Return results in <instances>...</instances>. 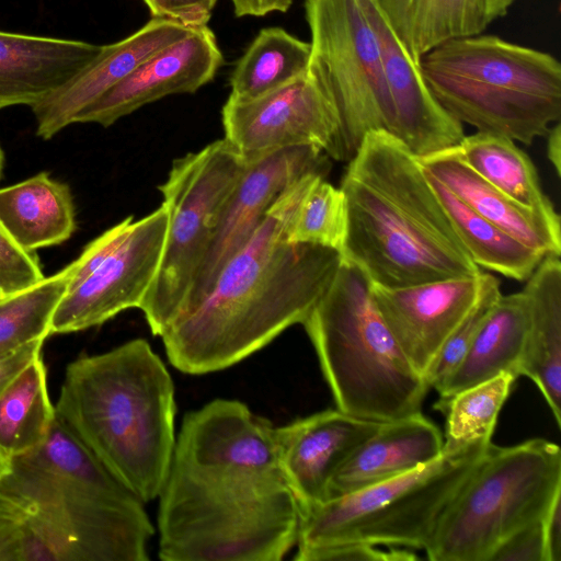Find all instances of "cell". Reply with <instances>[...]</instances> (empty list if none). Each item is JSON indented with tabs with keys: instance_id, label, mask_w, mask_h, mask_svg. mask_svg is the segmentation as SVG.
Segmentation results:
<instances>
[{
	"instance_id": "1",
	"label": "cell",
	"mask_w": 561,
	"mask_h": 561,
	"mask_svg": "<svg viewBox=\"0 0 561 561\" xmlns=\"http://www.w3.org/2000/svg\"><path fill=\"white\" fill-rule=\"evenodd\" d=\"M320 178L306 174L283 192L205 298L163 331L174 368L190 375L226 369L302 324L342 263L337 250L287 240L290 220Z\"/></svg>"
},
{
	"instance_id": "2",
	"label": "cell",
	"mask_w": 561,
	"mask_h": 561,
	"mask_svg": "<svg viewBox=\"0 0 561 561\" xmlns=\"http://www.w3.org/2000/svg\"><path fill=\"white\" fill-rule=\"evenodd\" d=\"M340 188L347 226L341 255L371 284L404 287L480 274L419 159L374 130L347 162Z\"/></svg>"
},
{
	"instance_id": "3",
	"label": "cell",
	"mask_w": 561,
	"mask_h": 561,
	"mask_svg": "<svg viewBox=\"0 0 561 561\" xmlns=\"http://www.w3.org/2000/svg\"><path fill=\"white\" fill-rule=\"evenodd\" d=\"M173 380L144 339L68 365L55 416L144 504L158 499L175 447Z\"/></svg>"
},
{
	"instance_id": "4",
	"label": "cell",
	"mask_w": 561,
	"mask_h": 561,
	"mask_svg": "<svg viewBox=\"0 0 561 561\" xmlns=\"http://www.w3.org/2000/svg\"><path fill=\"white\" fill-rule=\"evenodd\" d=\"M163 561H279L299 507L279 466L173 456L158 496Z\"/></svg>"
},
{
	"instance_id": "5",
	"label": "cell",
	"mask_w": 561,
	"mask_h": 561,
	"mask_svg": "<svg viewBox=\"0 0 561 561\" xmlns=\"http://www.w3.org/2000/svg\"><path fill=\"white\" fill-rule=\"evenodd\" d=\"M0 503L45 525L69 561H147L154 528L144 503L55 416L45 439L11 459Z\"/></svg>"
},
{
	"instance_id": "6",
	"label": "cell",
	"mask_w": 561,
	"mask_h": 561,
	"mask_svg": "<svg viewBox=\"0 0 561 561\" xmlns=\"http://www.w3.org/2000/svg\"><path fill=\"white\" fill-rule=\"evenodd\" d=\"M302 325L336 409L378 422L421 412L430 386L391 335L359 267L342 259Z\"/></svg>"
},
{
	"instance_id": "7",
	"label": "cell",
	"mask_w": 561,
	"mask_h": 561,
	"mask_svg": "<svg viewBox=\"0 0 561 561\" xmlns=\"http://www.w3.org/2000/svg\"><path fill=\"white\" fill-rule=\"evenodd\" d=\"M439 105L477 131L530 145L561 117V65L493 35L447 41L419 62Z\"/></svg>"
},
{
	"instance_id": "8",
	"label": "cell",
	"mask_w": 561,
	"mask_h": 561,
	"mask_svg": "<svg viewBox=\"0 0 561 561\" xmlns=\"http://www.w3.org/2000/svg\"><path fill=\"white\" fill-rule=\"evenodd\" d=\"M491 442L443 447L432 462L368 488L299 510L297 554L364 542L425 550L446 510Z\"/></svg>"
},
{
	"instance_id": "9",
	"label": "cell",
	"mask_w": 561,
	"mask_h": 561,
	"mask_svg": "<svg viewBox=\"0 0 561 561\" xmlns=\"http://www.w3.org/2000/svg\"><path fill=\"white\" fill-rule=\"evenodd\" d=\"M561 497V450L543 438L492 444L424 550L432 561H489L515 530L542 519Z\"/></svg>"
},
{
	"instance_id": "10",
	"label": "cell",
	"mask_w": 561,
	"mask_h": 561,
	"mask_svg": "<svg viewBox=\"0 0 561 561\" xmlns=\"http://www.w3.org/2000/svg\"><path fill=\"white\" fill-rule=\"evenodd\" d=\"M249 161L222 138L173 161L159 186L169 210L158 272L139 309L160 336L183 311L221 209Z\"/></svg>"
},
{
	"instance_id": "11",
	"label": "cell",
	"mask_w": 561,
	"mask_h": 561,
	"mask_svg": "<svg viewBox=\"0 0 561 561\" xmlns=\"http://www.w3.org/2000/svg\"><path fill=\"white\" fill-rule=\"evenodd\" d=\"M308 73L331 105L337 131L330 158L348 162L369 131L394 134L378 41L362 0H306Z\"/></svg>"
},
{
	"instance_id": "12",
	"label": "cell",
	"mask_w": 561,
	"mask_h": 561,
	"mask_svg": "<svg viewBox=\"0 0 561 561\" xmlns=\"http://www.w3.org/2000/svg\"><path fill=\"white\" fill-rule=\"evenodd\" d=\"M169 224L162 203L133 220L115 250L57 305L49 334L100 325L129 308H139L158 272Z\"/></svg>"
},
{
	"instance_id": "13",
	"label": "cell",
	"mask_w": 561,
	"mask_h": 561,
	"mask_svg": "<svg viewBox=\"0 0 561 561\" xmlns=\"http://www.w3.org/2000/svg\"><path fill=\"white\" fill-rule=\"evenodd\" d=\"M330 167L329 157L316 146L282 148L249 161L221 209L205 259L178 318L205 298L221 268L252 237L283 192L306 174L327 176Z\"/></svg>"
},
{
	"instance_id": "14",
	"label": "cell",
	"mask_w": 561,
	"mask_h": 561,
	"mask_svg": "<svg viewBox=\"0 0 561 561\" xmlns=\"http://www.w3.org/2000/svg\"><path fill=\"white\" fill-rule=\"evenodd\" d=\"M221 117L225 139L247 161L294 146H316L329 157L337 131L333 110L308 72L252 100L228 98Z\"/></svg>"
},
{
	"instance_id": "15",
	"label": "cell",
	"mask_w": 561,
	"mask_h": 561,
	"mask_svg": "<svg viewBox=\"0 0 561 561\" xmlns=\"http://www.w3.org/2000/svg\"><path fill=\"white\" fill-rule=\"evenodd\" d=\"M481 275L482 272L404 287L371 284L379 314L424 379L448 336L478 299Z\"/></svg>"
},
{
	"instance_id": "16",
	"label": "cell",
	"mask_w": 561,
	"mask_h": 561,
	"mask_svg": "<svg viewBox=\"0 0 561 561\" xmlns=\"http://www.w3.org/2000/svg\"><path fill=\"white\" fill-rule=\"evenodd\" d=\"M222 61L214 32L207 25L193 27L186 36L147 58L80 111L73 123L108 127L164 96L194 93L213 80Z\"/></svg>"
},
{
	"instance_id": "17",
	"label": "cell",
	"mask_w": 561,
	"mask_h": 561,
	"mask_svg": "<svg viewBox=\"0 0 561 561\" xmlns=\"http://www.w3.org/2000/svg\"><path fill=\"white\" fill-rule=\"evenodd\" d=\"M382 423L335 408L276 426L279 467L299 510L328 500L334 474Z\"/></svg>"
},
{
	"instance_id": "18",
	"label": "cell",
	"mask_w": 561,
	"mask_h": 561,
	"mask_svg": "<svg viewBox=\"0 0 561 561\" xmlns=\"http://www.w3.org/2000/svg\"><path fill=\"white\" fill-rule=\"evenodd\" d=\"M375 31L394 112L393 137L421 158L459 145L462 124L430 91L419 64L392 31L373 0H362Z\"/></svg>"
},
{
	"instance_id": "19",
	"label": "cell",
	"mask_w": 561,
	"mask_h": 561,
	"mask_svg": "<svg viewBox=\"0 0 561 561\" xmlns=\"http://www.w3.org/2000/svg\"><path fill=\"white\" fill-rule=\"evenodd\" d=\"M193 27L152 18L124 39L102 45L98 56L56 92L32 106L36 135L49 139L73 123L76 115L163 47L186 36Z\"/></svg>"
},
{
	"instance_id": "20",
	"label": "cell",
	"mask_w": 561,
	"mask_h": 561,
	"mask_svg": "<svg viewBox=\"0 0 561 561\" xmlns=\"http://www.w3.org/2000/svg\"><path fill=\"white\" fill-rule=\"evenodd\" d=\"M101 49L82 41L0 31V110L34 106L68 83Z\"/></svg>"
},
{
	"instance_id": "21",
	"label": "cell",
	"mask_w": 561,
	"mask_h": 561,
	"mask_svg": "<svg viewBox=\"0 0 561 561\" xmlns=\"http://www.w3.org/2000/svg\"><path fill=\"white\" fill-rule=\"evenodd\" d=\"M439 428L421 412L383 422L332 478L328 500L425 466L443 453Z\"/></svg>"
},
{
	"instance_id": "22",
	"label": "cell",
	"mask_w": 561,
	"mask_h": 561,
	"mask_svg": "<svg viewBox=\"0 0 561 561\" xmlns=\"http://www.w3.org/2000/svg\"><path fill=\"white\" fill-rule=\"evenodd\" d=\"M417 159L424 172L480 216L545 256L560 257L561 229L485 181L460 158L456 147Z\"/></svg>"
},
{
	"instance_id": "23",
	"label": "cell",
	"mask_w": 561,
	"mask_h": 561,
	"mask_svg": "<svg viewBox=\"0 0 561 561\" xmlns=\"http://www.w3.org/2000/svg\"><path fill=\"white\" fill-rule=\"evenodd\" d=\"M522 290L528 324L520 376L536 383L561 425V263L547 255Z\"/></svg>"
},
{
	"instance_id": "24",
	"label": "cell",
	"mask_w": 561,
	"mask_h": 561,
	"mask_svg": "<svg viewBox=\"0 0 561 561\" xmlns=\"http://www.w3.org/2000/svg\"><path fill=\"white\" fill-rule=\"evenodd\" d=\"M528 312L523 291L501 295L465 356L438 389L443 402L501 374L520 376Z\"/></svg>"
},
{
	"instance_id": "25",
	"label": "cell",
	"mask_w": 561,
	"mask_h": 561,
	"mask_svg": "<svg viewBox=\"0 0 561 561\" xmlns=\"http://www.w3.org/2000/svg\"><path fill=\"white\" fill-rule=\"evenodd\" d=\"M75 215L69 186L47 172L0 188V226L25 252L69 239Z\"/></svg>"
},
{
	"instance_id": "26",
	"label": "cell",
	"mask_w": 561,
	"mask_h": 561,
	"mask_svg": "<svg viewBox=\"0 0 561 561\" xmlns=\"http://www.w3.org/2000/svg\"><path fill=\"white\" fill-rule=\"evenodd\" d=\"M416 64L436 46L481 34L490 22L484 0H373Z\"/></svg>"
},
{
	"instance_id": "27",
	"label": "cell",
	"mask_w": 561,
	"mask_h": 561,
	"mask_svg": "<svg viewBox=\"0 0 561 561\" xmlns=\"http://www.w3.org/2000/svg\"><path fill=\"white\" fill-rule=\"evenodd\" d=\"M456 149L460 158L485 181L561 229L560 215L545 194L533 161L514 140L477 131L463 136Z\"/></svg>"
},
{
	"instance_id": "28",
	"label": "cell",
	"mask_w": 561,
	"mask_h": 561,
	"mask_svg": "<svg viewBox=\"0 0 561 561\" xmlns=\"http://www.w3.org/2000/svg\"><path fill=\"white\" fill-rule=\"evenodd\" d=\"M424 172V171H423ZM462 247L478 267L526 280L545 257L480 216L431 174L424 172Z\"/></svg>"
},
{
	"instance_id": "29",
	"label": "cell",
	"mask_w": 561,
	"mask_h": 561,
	"mask_svg": "<svg viewBox=\"0 0 561 561\" xmlns=\"http://www.w3.org/2000/svg\"><path fill=\"white\" fill-rule=\"evenodd\" d=\"M310 43L280 27L259 32L231 77L229 99L247 101L274 91L308 72Z\"/></svg>"
},
{
	"instance_id": "30",
	"label": "cell",
	"mask_w": 561,
	"mask_h": 561,
	"mask_svg": "<svg viewBox=\"0 0 561 561\" xmlns=\"http://www.w3.org/2000/svg\"><path fill=\"white\" fill-rule=\"evenodd\" d=\"M55 419L42 356L0 394V450L10 459L38 446Z\"/></svg>"
},
{
	"instance_id": "31",
	"label": "cell",
	"mask_w": 561,
	"mask_h": 561,
	"mask_svg": "<svg viewBox=\"0 0 561 561\" xmlns=\"http://www.w3.org/2000/svg\"><path fill=\"white\" fill-rule=\"evenodd\" d=\"M72 273L69 264L22 291L0 298V356L49 335L53 314Z\"/></svg>"
},
{
	"instance_id": "32",
	"label": "cell",
	"mask_w": 561,
	"mask_h": 561,
	"mask_svg": "<svg viewBox=\"0 0 561 561\" xmlns=\"http://www.w3.org/2000/svg\"><path fill=\"white\" fill-rule=\"evenodd\" d=\"M515 380L510 374H501L436 402L435 408L446 413L444 447L491 442L497 416Z\"/></svg>"
},
{
	"instance_id": "33",
	"label": "cell",
	"mask_w": 561,
	"mask_h": 561,
	"mask_svg": "<svg viewBox=\"0 0 561 561\" xmlns=\"http://www.w3.org/2000/svg\"><path fill=\"white\" fill-rule=\"evenodd\" d=\"M346 226V203L342 190L320 178L302 198L286 236L289 242L319 244L341 253Z\"/></svg>"
},
{
	"instance_id": "34",
	"label": "cell",
	"mask_w": 561,
	"mask_h": 561,
	"mask_svg": "<svg viewBox=\"0 0 561 561\" xmlns=\"http://www.w3.org/2000/svg\"><path fill=\"white\" fill-rule=\"evenodd\" d=\"M502 295L500 282L489 273L481 275V290L468 313L446 340L425 379L436 391L465 356L479 329Z\"/></svg>"
},
{
	"instance_id": "35",
	"label": "cell",
	"mask_w": 561,
	"mask_h": 561,
	"mask_svg": "<svg viewBox=\"0 0 561 561\" xmlns=\"http://www.w3.org/2000/svg\"><path fill=\"white\" fill-rule=\"evenodd\" d=\"M44 278L36 255L18 247L0 226V289L8 296Z\"/></svg>"
},
{
	"instance_id": "36",
	"label": "cell",
	"mask_w": 561,
	"mask_h": 561,
	"mask_svg": "<svg viewBox=\"0 0 561 561\" xmlns=\"http://www.w3.org/2000/svg\"><path fill=\"white\" fill-rule=\"evenodd\" d=\"M543 518L507 536L493 550L489 561H548Z\"/></svg>"
},
{
	"instance_id": "37",
	"label": "cell",
	"mask_w": 561,
	"mask_h": 561,
	"mask_svg": "<svg viewBox=\"0 0 561 561\" xmlns=\"http://www.w3.org/2000/svg\"><path fill=\"white\" fill-rule=\"evenodd\" d=\"M134 216H128L90 242L71 265L73 268L68 289L84 280L118 245Z\"/></svg>"
},
{
	"instance_id": "38",
	"label": "cell",
	"mask_w": 561,
	"mask_h": 561,
	"mask_svg": "<svg viewBox=\"0 0 561 561\" xmlns=\"http://www.w3.org/2000/svg\"><path fill=\"white\" fill-rule=\"evenodd\" d=\"M417 556L403 549L388 551L375 545L354 542L329 547L311 553L307 561H413Z\"/></svg>"
},
{
	"instance_id": "39",
	"label": "cell",
	"mask_w": 561,
	"mask_h": 561,
	"mask_svg": "<svg viewBox=\"0 0 561 561\" xmlns=\"http://www.w3.org/2000/svg\"><path fill=\"white\" fill-rule=\"evenodd\" d=\"M152 18H161L188 27L207 25L217 0H144Z\"/></svg>"
},
{
	"instance_id": "40",
	"label": "cell",
	"mask_w": 561,
	"mask_h": 561,
	"mask_svg": "<svg viewBox=\"0 0 561 561\" xmlns=\"http://www.w3.org/2000/svg\"><path fill=\"white\" fill-rule=\"evenodd\" d=\"M23 531L19 513L0 503V561H22Z\"/></svg>"
},
{
	"instance_id": "41",
	"label": "cell",
	"mask_w": 561,
	"mask_h": 561,
	"mask_svg": "<svg viewBox=\"0 0 561 561\" xmlns=\"http://www.w3.org/2000/svg\"><path fill=\"white\" fill-rule=\"evenodd\" d=\"M45 340H35L0 356V394L38 356Z\"/></svg>"
},
{
	"instance_id": "42",
	"label": "cell",
	"mask_w": 561,
	"mask_h": 561,
	"mask_svg": "<svg viewBox=\"0 0 561 561\" xmlns=\"http://www.w3.org/2000/svg\"><path fill=\"white\" fill-rule=\"evenodd\" d=\"M543 529L548 561H561V497L545 516Z\"/></svg>"
},
{
	"instance_id": "43",
	"label": "cell",
	"mask_w": 561,
	"mask_h": 561,
	"mask_svg": "<svg viewBox=\"0 0 561 561\" xmlns=\"http://www.w3.org/2000/svg\"><path fill=\"white\" fill-rule=\"evenodd\" d=\"M237 16H264L271 12H286L293 0H230Z\"/></svg>"
},
{
	"instance_id": "44",
	"label": "cell",
	"mask_w": 561,
	"mask_h": 561,
	"mask_svg": "<svg viewBox=\"0 0 561 561\" xmlns=\"http://www.w3.org/2000/svg\"><path fill=\"white\" fill-rule=\"evenodd\" d=\"M547 156L556 173L560 176L561 172V126L557 122L547 133Z\"/></svg>"
},
{
	"instance_id": "45",
	"label": "cell",
	"mask_w": 561,
	"mask_h": 561,
	"mask_svg": "<svg viewBox=\"0 0 561 561\" xmlns=\"http://www.w3.org/2000/svg\"><path fill=\"white\" fill-rule=\"evenodd\" d=\"M490 22L506 14L515 0H484Z\"/></svg>"
},
{
	"instance_id": "46",
	"label": "cell",
	"mask_w": 561,
	"mask_h": 561,
	"mask_svg": "<svg viewBox=\"0 0 561 561\" xmlns=\"http://www.w3.org/2000/svg\"><path fill=\"white\" fill-rule=\"evenodd\" d=\"M11 470V459L0 450V480Z\"/></svg>"
},
{
	"instance_id": "47",
	"label": "cell",
	"mask_w": 561,
	"mask_h": 561,
	"mask_svg": "<svg viewBox=\"0 0 561 561\" xmlns=\"http://www.w3.org/2000/svg\"><path fill=\"white\" fill-rule=\"evenodd\" d=\"M2 165H3V152L0 147V178H1V172H2Z\"/></svg>"
},
{
	"instance_id": "48",
	"label": "cell",
	"mask_w": 561,
	"mask_h": 561,
	"mask_svg": "<svg viewBox=\"0 0 561 561\" xmlns=\"http://www.w3.org/2000/svg\"><path fill=\"white\" fill-rule=\"evenodd\" d=\"M3 296H5L2 290L0 289V298H2Z\"/></svg>"
}]
</instances>
